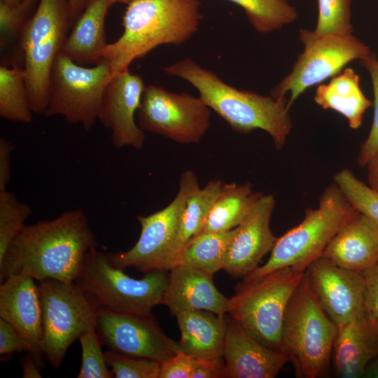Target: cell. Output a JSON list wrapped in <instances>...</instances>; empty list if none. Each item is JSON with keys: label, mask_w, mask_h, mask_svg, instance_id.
Listing matches in <instances>:
<instances>
[{"label": "cell", "mask_w": 378, "mask_h": 378, "mask_svg": "<svg viewBox=\"0 0 378 378\" xmlns=\"http://www.w3.org/2000/svg\"><path fill=\"white\" fill-rule=\"evenodd\" d=\"M97 246L81 209L26 225L0 261V282L12 274L27 275L38 282L75 281L86 255Z\"/></svg>", "instance_id": "6da1fadb"}, {"label": "cell", "mask_w": 378, "mask_h": 378, "mask_svg": "<svg viewBox=\"0 0 378 378\" xmlns=\"http://www.w3.org/2000/svg\"><path fill=\"white\" fill-rule=\"evenodd\" d=\"M163 71L169 76L180 78L191 84L209 108L234 131L248 134L262 130L271 136L277 150L285 146L293 128L290 106L286 97L276 98L238 90L190 58L164 66Z\"/></svg>", "instance_id": "7a4b0ae2"}, {"label": "cell", "mask_w": 378, "mask_h": 378, "mask_svg": "<svg viewBox=\"0 0 378 378\" xmlns=\"http://www.w3.org/2000/svg\"><path fill=\"white\" fill-rule=\"evenodd\" d=\"M200 0H136L127 4L122 17L123 32L108 43L102 59L113 75L129 69L161 45L179 46L199 30L202 19Z\"/></svg>", "instance_id": "3957f363"}, {"label": "cell", "mask_w": 378, "mask_h": 378, "mask_svg": "<svg viewBox=\"0 0 378 378\" xmlns=\"http://www.w3.org/2000/svg\"><path fill=\"white\" fill-rule=\"evenodd\" d=\"M337 333V325L318 303L305 272L288 303L281 331V351L297 377L328 374Z\"/></svg>", "instance_id": "277c9868"}, {"label": "cell", "mask_w": 378, "mask_h": 378, "mask_svg": "<svg viewBox=\"0 0 378 378\" xmlns=\"http://www.w3.org/2000/svg\"><path fill=\"white\" fill-rule=\"evenodd\" d=\"M358 212L333 182L324 189L318 206L307 209L299 225L277 238L267 261L243 279H256L284 267L305 272L322 255L339 230Z\"/></svg>", "instance_id": "5b68a950"}, {"label": "cell", "mask_w": 378, "mask_h": 378, "mask_svg": "<svg viewBox=\"0 0 378 378\" xmlns=\"http://www.w3.org/2000/svg\"><path fill=\"white\" fill-rule=\"evenodd\" d=\"M72 27L68 0H38L18 39L33 113H44L50 99L54 62Z\"/></svg>", "instance_id": "8992f818"}, {"label": "cell", "mask_w": 378, "mask_h": 378, "mask_svg": "<svg viewBox=\"0 0 378 378\" xmlns=\"http://www.w3.org/2000/svg\"><path fill=\"white\" fill-rule=\"evenodd\" d=\"M75 282L97 309L148 314L162 304L169 274L155 270L140 279L132 278L113 266L108 253L96 247L86 255Z\"/></svg>", "instance_id": "52a82bcc"}, {"label": "cell", "mask_w": 378, "mask_h": 378, "mask_svg": "<svg viewBox=\"0 0 378 378\" xmlns=\"http://www.w3.org/2000/svg\"><path fill=\"white\" fill-rule=\"evenodd\" d=\"M305 272L284 267L256 279H243L229 298L227 314L261 343L281 351L286 307Z\"/></svg>", "instance_id": "ba28073f"}, {"label": "cell", "mask_w": 378, "mask_h": 378, "mask_svg": "<svg viewBox=\"0 0 378 378\" xmlns=\"http://www.w3.org/2000/svg\"><path fill=\"white\" fill-rule=\"evenodd\" d=\"M38 288L45 357L58 368L74 341L96 328L98 309L75 281L46 279L38 282Z\"/></svg>", "instance_id": "9c48e42d"}, {"label": "cell", "mask_w": 378, "mask_h": 378, "mask_svg": "<svg viewBox=\"0 0 378 378\" xmlns=\"http://www.w3.org/2000/svg\"><path fill=\"white\" fill-rule=\"evenodd\" d=\"M299 38L304 45L303 52L291 72L270 92L276 98L289 94L290 106L307 89L336 76L349 62L362 60L372 54L370 48L353 34H318L302 29Z\"/></svg>", "instance_id": "30bf717a"}, {"label": "cell", "mask_w": 378, "mask_h": 378, "mask_svg": "<svg viewBox=\"0 0 378 378\" xmlns=\"http://www.w3.org/2000/svg\"><path fill=\"white\" fill-rule=\"evenodd\" d=\"M113 76L104 59L86 67L60 52L53 64L50 99L43 115H59L90 130L98 120L103 95Z\"/></svg>", "instance_id": "8fae6325"}, {"label": "cell", "mask_w": 378, "mask_h": 378, "mask_svg": "<svg viewBox=\"0 0 378 378\" xmlns=\"http://www.w3.org/2000/svg\"><path fill=\"white\" fill-rule=\"evenodd\" d=\"M136 116L144 132L179 144H196L210 127L211 109L200 97L146 85Z\"/></svg>", "instance_id": "7c38bea8"}, {"label": "cell", "mask_w": 378, "mask_h": 378, "mask_svg": "<svg viewBox=\"0 0 378 378\" xmlns=\"http://www.w3.org/2000/svg\"><path fill=\"white\" fill-rule=\"evenodd\" d=\"M198 187L195 174L191 170L183 172L178 192L166 207L146 216H137L141 233L136 244L125 252L107 253L111 265L121 270L132 267L144 273L158 270L175 239L186 201Z\"/></svg>", "instance_id": "4fadbf2b"}, {"label": "cell", "mask_w": 378, "mask_h": 378, "mask_svg": "<svg viewBox=\"0 0 378 378\" xmlns=\"http://www.w3.org/2000/svg\"><path fill=\"white\" fill-rule=\"evenodd\" d=\"M96 330L109 350L159 362L181 351L178 342L161 329L152 312L120 313L99 309Z\"/></svg>", "instance_id": "5bb4252c"}, {"label": "cell", "mask_w": 378, "mask_h": 378, "mask_svg": "<svg viewBox=\"0 0 378 378\" xmlns=\"http://www.w3.org/2000/svg\"><path fill=\"white\" fill-rule=\"evenodd\" d=\"M306 274L318 303L337 326L364 309L362 272L342 267L321 255L308 266Z\"/></svg>", "instance_id": "9a60e30c"}, {"label": "cell", "mask_w": 378, "mask_h": 378, "mask_svg": "<svg viewBox=\"0 0 378 378\" xmlns=\"http://www.w3.org/2000/svg\"><path fill=\"white\" fill-rule=\"evenodd\" d=\"M146 85L142 78L129 69L114 74L107 84L98 120L111 132L117 148L129 146L137 150L145 143V132L136 122Z\"/></svg>", "instance_id": "2e32d148"}, {"label": "cell", "mask_w": 378, "mask_h": 378, "mask_svg": "<svg viewBox=\"0 0 378 378\" xmlns=\"http://www.w3.org/2000/svg\"><path fill=\"white\" fill-rule=\"evenodd\" d=\"M275 202L273 195L262 194L235 227L223 268L232 277L247 276L259 267L262 258L271 252L277 239L270 226Z\"/></svg>", "instance_id": "e0dca14e"}, {"label": "cell", "mask_w": 378, "mask_h": 378, "mask_svg": "<svg viewBox=\"0 0 378 378\" xmlns=\"http://www.w3.org/2000/svg\"><path fill=\"white\" fill-rule=\"evenodd\" d=\"M0 318L10 323L29 346V354L44 367L43 333L38 284L24 274H12L0 285Z\"/></svg>", "instance_id": "ac0fdd59"}, {"label": "cell", "mask_w": 378, "mask_h": 378, "mask_svg": "<svg viewBox=\"0 0 378 378\" xmlns=\"http://www.w3.org/2000/svg\"><path fill=\"white\" fill-rule=\"evenodd\" d=\"M223 358L226 378H274L287 356L272 349L250 334L227 314Z\"/></svg>", "instance_id": "d6986e66"}, {"label": "cell", "mask_w": 378, "mask_h": 378, "mask_svg": "<svg viewBox=\"0 0 378 378\" xmlns=\"http://www.w3.org/2000/svg\"><path fill=\"white\" fill-rule=\"evenodd\" d=\"M377 356L378 319L365 308L351 321L337 326L332 360L339 377H363Z\"/></svg>", "instance_id": "ffe728a7"}, {"label": "cell", "mask_w": 378, "mask_h": 378, "mask_svg": "<svg viewBox=\"0 0 378 378\" xmlns=\"http://www.w3.org/2000/svg\"><path fill=\"white\" fill-rule=\"evenodd\" d=\"M169 272L162 304L172 315L196 309L227 314L229 298L216 288L213 276L184 265L174 266Z\"/></svg>", "instance_id": "44dd1931"}, {"label": "cell", "mask_w": 378, "mask_h": 378, "mask_svg": "<svg viewBox=\"0 0 378 378\" xmlns=\"http://www.w3.org/2000/svg\"><path fill=\"white\" fill-rule=\"evenodd\" d=\"M322 256L355 272L372 267L378 262V224L358 212L331 239Z\"/></svg>", "instance_id": "7402d4cb"}, {"label": "cell", "mask_w": 378, "mask_h": 378, "mask_svg": "<svg viewBox=\"0 0 378 378\" xmlns=\"http://www.w3.org/2000/svg\"><path fill=\"white\" fill-rule=\"evenodd\" d=\"M111 0H90L72 25L61 52L76 64H96L108 45L105 22Z\"/></svg>", "instance_id": "603a6c76"}, {"label": "cell", "mask_w": 378, "mask_h": 378, "mask_svg": "<svg viewBox=\"0 0 378 378\" xmlns=\"http://www.w3.org/2000/svg\"><path fill=\"white\" fill-rule=\"evenodd\" d=\"M181 332V351L193 357H223L227 315L206 310H188L176 315Z\"/></svg>", "instance_id": "cb8c5ba5"}, {"label": "cell", "mask_w": 378, "mask_h": 378, "mask_svg": "<svg viewBox=\"0 0 378 378\" xmlns=\"http://www.w3.org/2000/svg\"><path fill=\"white\" fill-rule=\"evenodd\" d=\"M314 102L323 109H331L342 115L351 129H358L372 102L362 92L359 76L351 68H346L328 83L317 86Z\"/></svg>", "instance_id": "d4e9b609"}, {"label": "cell", "mask_w": 378, "mask_h": 378, "mask_svg": "<svg viewBox=\"0 0 378 378\" xmlns=\"http://www.w3.org/2000/svg\"><path fill=\"white\" fill-rule=\"evenodd\" d=\"M223 184L220 179L214 178L204 188L198 187L190 195L181 214L175 239L158 270L169 271L187 244L202 232L209 209Z\"/></svg>", "instance_id": "484cf974"}, {"label": "cell", "mask_w": 378, "mask_h": 378, "mask_svg": "<svg viewBox=\"0 0 378 378\" xmlns=\"http://www.w3.org/2000/svg\"><path fill=\"white\" fill-rule=\"evenodd\" d=\"M262 193L250 183H223L214 201L202 232H223L237 227Z\"/></svg>", "instance_id": "4316f807"}, {"label": "cell", "mask_w": 378, "mask_h": 378, "mask_svg": "<svg viewBox=\"0 0 378 378\" xmlns=\"http://www.w3.org/2000/svg\"><path fill=\"white\" fill-rule=\"evenodd\" d=\"M234 232L235 228L223 232H201L187 244L174 266H188L214 276L223 268L225 253Z\"/></svg>", "instance_id": "83f0119b"}, {"label": "cell", "mask_w": 378, "mask_h": 378, "mask_svg": "<svg viewBox=\"0 0 378 378\" xmlns=\"http://www.w3.org/2000/svg\"><path fill=\"white\" fill-rule=\"evenodd\" d=\"M23 65L0 66V116L15 122L30 123L33 119Z\"/></svg>", "instance_id": "f1b7e54d"}, {"label": "cell", "mask_w": 378, "mask_h": 378, "mask_svg": "<svg viewBox=\"0 0 378 378\" xmlns=\"http://www.w3.org/2000/svg\"><path fill=\"white\" fill-rule=\"evenodd\" d=\"M240 6L260 33H270L293 22L298 18L295 7L286 0H227Z\"/></svg>", "instance_id": "f546056e"}, {"label": "cell", "mask_w": 378, "mask_h": 378, "mask_svg": "<svg viewBox=\"0 0 378 378\" xmlns=\"http://www.w3.org/2000/svg\"><path fill=\"white\" fill-rule=\"evenodd\" d=\"M31 214L30 206L19 201L13 193L7 190L0 192V261Z\"/></svg>", "instance_id": "4dcf8cb0"}, {"label": "cell", "mask_w": 378, "mask_h": 378, "mask_svg": "<svg viewBox=\"0 0 378 378\" xmlns=\"http://www.w3.org/2000/svg\"><path fill=\"white\" fill-rule=\"evenodd\" d=\"M351 204L378 224V192L357 178L348 169H343L333 177Z\"/></svg>", "instance_id": "1f68e13d"}, {"label": "cell", "mask_w": 378, "mask_h": 378, "mask_svg": "<svg viewBox=\"0 0 378 378\" xmlns=\"http://www.w3.org/2000/svg\"><path fill=\"white\" fill-rule=\"evenodd\" d=\"M318 34H352L351 0H317Z\"/></svg>", "instance_id": "d6a6232c"}, {"label": "cell", "mask_w": 378, "mask_h": 378, "mask_svg": "<svg viewBox=\"0 0 378 378\" xmlns=\"http://www.w3.org/2000/svg\"><path fill=\"white\" fill-rule=\"evenodd\" d=\"M82 351V361L78 378H111L113 377L108 367L103 344L96 328L83 332L78 338Z\"/></svg>", "instance_id": "836d02e7"}, {"label": "cell", "mask_w": 378, "mask_h": 378, "mask_svg": "<svg viewBox=\"0 0 378 378\" xmlns=\"http://www.w3.org/2000/svg\"><path fill=\"white\" fill-rule=\"evenodd\" d=\"M106 364L116 378H160V362L108 350Z\"/></svg>", "instance_id": "e575fe53"}, {"label": "cell", "mask_w": 378, "mask_h": 378, "mask_svg": "<svg viewBox=\"0 0 378 378\" xmlns=\"http://www.w3.org/2000/svg\"><path fill=\"white\" fill-rule=\"evenodd\" d=\"M36 0H20L14 4L0 1V44L4 50L8 44L18 40L29 18L27 15Z\"/></svg>", "instance_id": "d590c367"}, {"label": "cell", "mask_w": 378, "mask_h": 378, "mask_svg": "<svg viewBox=\"0 0 378 378\" xmlns=\"http://www.w3.org/2000/svg\"><path fill=\"white\" fill-rule=\"evenodd\" d=\"M360 64L369 72L373 88L374 115L368 136L362 144L358 157V164L365 167L369 160L378 150V59L374 54L360 60Z\"/></svg>", "instance_id": "8d00e7d4"}, {"label": "cell", "mask_w": 378, "mask_h": 378, "mask_svg": "<svg viewBox=\"0 0 378 378\" xmlns=\"http://www.w3.org/2000/svg\"><path fill=\"white\" fill-rule=\"evenodd\" d=\"M195 366V357L178 351L160 362V378H191Z\"/></svg>", "instance_id": "74e56055"}, {"label": "cell", "mask_w": 378, "mask_h": 378, "mask_svg": "<svg viewBox=\"0 0 378 378\" xmlns=\"http://www.w3.org/2000/svg\"><path fill=\"white\" fill-rule=\"evenodd\" d=\"M29 351L24 340L8 322L0 318V354L9 356L14 353Z\"/></svg>", "instance_id": "f35d334b"}, {"label": "cell", "mask_w": 378, "mask_h": 378, "mask_svg": "<svg viewBox=\"0 0 378 378\" xmlns=\"http://www.w3.org/2000/svg\"><path fill=\"white\" fill-rule=\"evenodd\" d=\"M362 273L365 279L364 308L378 319V262Z\"/></svg>", "instance_id": "ab89813d"}, {"label": "cell", "mask_w": 378, "mask_h": 378, "mask_svg": "<svg viewBox=\"0 0 378 378\" xmlns=\"http://www.w3.org/2000/svg\"><path fill=\"white\" fill-rule=\"evenodd\" d=\"M191 378H226L223 357L202 358L195 357Z\"/></svg>", "instance_id": "60d3db41"}, {"label": "cell", "mask_w": 378, "mask_h": 378, "mask_svg": "<svg viewBox=\"0 0 378 378\" xmlns=\"http://www.w3.org/2000/svg\"><path fill=\"white\" fill-rule=\"evenodd\" d=\"M13 145L1 137L0 139V192L7 190L10 179V158Z\"/></svg>", "instance_id": "b9f144b4"}, {"label": "cell", "mask_w": 378, "mask_h": 378, "mask_svg": "<svg viewBox=\"0 0 378 378\" xmlns=\"http://www.w3.org/2000/svg\"><path fill=\"white\" fill-rule=\"evenodd\" d=\"M368 182L369 186L378 192V150L368 162Z\"/></svg>", "instance_id": "7bdbcfd3"}, {"label": "cell", "mask_w": 378, "mask_h": 378, "mask_svg": "<svg viewBox=\"0 0 378 378\" xmlns=\"http://www.w3.org/2000/svg\"><path fill=\"white\" fill-rule=\"evenodd\" d=\"M21 365L24 378H41L40 368L33 357L27 353V356L21 360Z\"/></svg>", "instance_id": "ee69618b"}, {"label": "cell", "mask_w": 378, "mask_h": 378, "mask_svg": "<svg viewBox=\"0 0 378 378\" xmlns=\"http://www.w3.org/2000/svg\"><path fill=\"white\" fill-rule=\"evenodd\" d=\"M90 0H68L72 25L78 17L81 14Z\"/></svg>", "instance_id": "f6af8a7d"}, {"label": "cell", "mask_w": 378, "mask_h": 378, "mask_svg": "<svg viewBox=\"0 0 378 378\" xmlns=\"http://www.w3.org/2000/svg\"><path fill=\"white\" fill-rule=\"evenodd\" d=\"M363 377L378 378V356L369 363Z\"/></svg>", "instance_id": "bcb514c9"}, {"label": "cell", "mask_w": 378, "mask_h": 378, "mask_svg": "<svg viewBox=\"0 0 378 378\" xmlns=\"http://www.w3.org/2000/svg\"><path fill=\"white\" fill-rule=\"evenodd\" d=\"M112 2L114 4H117V3H121V4H130L132 1H136V0H111Z\"/></svg>", "instance_id": "7dc6e473"}, {"label": "cell", "mask_w": 378, "mask_h": 378, "mask_svg": "<svg viewBox=\"0 0 378 378\" xmlns=\"http://www.w3.org/2000/svg\"><path fill=\"white\" fill-rule=\"evenodd\" d=\"M20 0H0V1H2L4 3H6L7 4H14L18 2Z\"/></svg>", "instance_id": "c3c4849f"}]
</instances>
